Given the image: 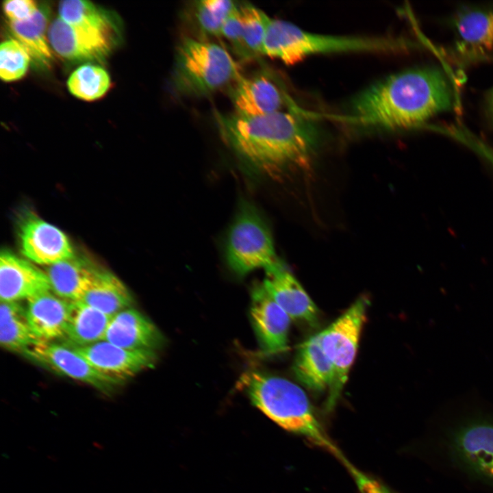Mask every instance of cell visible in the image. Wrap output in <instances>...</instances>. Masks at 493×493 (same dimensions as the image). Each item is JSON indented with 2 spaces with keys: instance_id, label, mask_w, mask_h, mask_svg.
I'll return each mask as SVG.
<instances>
[{
  "instance_id": "cell-1",
  "label": "cell",
  "mask_w": 493,
  "mask_h": 493,
  "mask_svg": "<svg viewBox=\"0 0 493 493\" xmlns=\"http://www.w3.org/2000/svg\"><path fill=\"white\" fill-rule=\"evenodd\" d=\"M215 116L222 138L235 153L272 177L307 169L321 139L313 121L293 112L281 110L254 116L217 113Z\"/></svg>"
},
{
  "instance_id": "cell-2",
  "label": "cell",
  "mask_w": 493,
  "mask_h": 493,
  "mask_svg": "<svg viewBox=\"0 0 493 493\" xmlns=\"http://www.w3.org/2000/svg\"><path fill=\"white\" fill-rule=\"evenodd\" d=\"M455 91L446 73L436 66L410 68L368 86L351 101V123L383 131L418 126L448 110Z\"/></svg>"
},
{
  "instance_id": "cell-3",
  "label": "cell",
  "mask_w": 493,
  "mask_h": 493,
  "mask_svg": "<svg viewBox=\"0 0 493 493\" xmlns=\"http://www.w3.org/2000/svg\"><path fill=\"white\" fill-rule=\"evenodd\" d=\"M252 403L278 425L306 438L345 464L348 459L318 420L305 392L293 382L260 371H248L239 381Z\"/></svg>"
},
{
  "instance_id": "cell-4",
  "label": "cell",
  "mask_w": 493,
  "mask_h": 493,
  "mask_svg": "<svg viewBox=\"0 0 493 493\" xmlns=\"http://www.w3.org/2000/svg\"><path fill=\"white\" fill-rule=\"evenodd\" d=\"M412 45L390 36H352L317 34L293 23L270 18L263 44V55L294 64L312 55L346 52H395Z\"/></svg>"
},
{
  "instance_id": "cell-5",
  "label": "cell",
  "mask_w": 493,
  "mask_h": 493,
  "mask_svg": "<svg viewBox=\"0 0 493 493\" xmlns=\"http://www.w3.org/2000/svg\"><path fill=\"white\" fill-rule=\"evenodd\" d=\"M240 76L238 64L223 46L186 36L175 50L170 87L179 97H203Z\"/></svg>"
},
{
  "instance_id": "cell-6",
  "label": "cell",
  "mask_w": 493,
  "mask_h": 493,
  "mask_svg": "<svg viewBox=\"0 0 493 493\" xmlns=\"http://www.w3.org/2000/svg\"><path fill=\"white\" fill-rule=\"evenodd\" d=\"M436 444L451 467L493 488V420H466L441 433Z\"/></svg>"
},
{
  "instance_id": "cell-7",
  "label": "cell",
  "mask_w": 493,
  "mask_h": 493,
  "mask_svg": "<svg viewBox=\"0 0 493 493\" xmlns=\"http://www.w3.org/2000/svg\"><path fill=\"white\" fill-rule=\"evenodd\" d=\"M225 253L229 268L240 276L258 268L265 270L281 262L270 229L257 210L249 203L241 205L231 225Z\"/></svg>"
},
{
  "instance_id": "cell-8",
  "label": "cell",
  "mask_w": 493,
  "mask_h": 493,
  "mask_svg": "<svg viewBox=\"0 0 493 493\" xmlns=\"http://www.w3.org/2000/svg\"><path fill=\"white\" fill-rule=\"evenodd\" d=\"M369 301L360 296L351 307L320 332L321 343L333 368L326 409L331 411L339 400L354 362Z\"/></svg>"
},
{
  "instance_id": "cell-9",
  "label": "cell",
  "mask_w": 493,
  "mask_h": 493,
  "mask_svg": "<svg viewBox=\"0 0 493 493\" xmlns=\"http://www.w3.org/2000/svg\"><path fill=\"white\" fill-rule=\"evenodd\" d=\"M18 236L21 252L31 262L48 266L75 257L67 236L33 213L22 217Z\"/></svg>"
},
{
  "instance_id": "cell-10",
  "label": "cell",
  "mask_w": 493,
  "mask_h": 493,
  "mask_svg": "<svg viewBox=\"0 0 493 493\" xmlns=\"http://www.w3.org/2000/svg\"><path fill=\"white\" fill-rule=\"evenodd\" d=\"M24 355L62 375L86 383L104 394H110L118 385L122 383L101 374L75 350L66 344L39 342Z\"/></svg>"
},
{
  "instance_id": "cell-11",
  "label": "cell",
  "mask_w": 493,
  "mask_h": 493,
  "mask_svg": "<svg viewBox=\"0 0 493 493\" xmlns=\"http://www.w3.org/2000/svg\"><path fill=\"white\" fill-rule=\"evenodd\" d=\"M72 348L101 374L122 383L157 362L155 351L128 350L105 340Z\"/></svg>"
},
{
  "instance_id": "cell-12",
  "label": "cell",
  "mask_w": 493,
  "mask_h": 493,
  "mask_svg": "<svg viewBox=\"0 0 493 493\" xmlns=\"http://www.w3.org/2000/svg\"><path fill=\"white\" fill-rule=\"evenodd\" d=\"M250 314L262 351L266 355L285 351L292 319L268 295L261 283L252 289Z\"/></svg>"
},
{
  "instance_id": "cell-13",
  "label": "cell",
  "mask_w": 493,
  "mask_h": 493,
  "mask_svg": "<svg viewBox=\"0 0 493 493\" xmlns=\"http://www.w3.org/2000/svg\"><path fill=\"white\" fill-rule=\"evenodd\" d=\"M48 40L61 57L71 62L86 63L103 60L114 44L101 34L73 26L60 17L51 23Z\"/></svg>"
},
{
  "instance_id": "cell-14",
  "label": "cell",
  "mask_w": 493,
  "mask_h": 493,
  "mask_svg": "<svg viewBox=\"0 0 493 493\" xmlns=\"http://www.w3.org/2000/svg\"><path fill=\"white\" fill-rule=\"evenodd\" d=\"M452 26L455 49L462 57L477 60L493 53V8H461L453 18Z\"/></svg>"
},
{
  "instance_id": "cell-15",
  "label": "cell",
  "mask_w": 493,
  "mask_h": 493,
  "mask_svg": "<svg viewBox=\"0 0 493 493\" xmlns=\"http://www.w3.org/2000/svg\"><path fill=\"white\" fill-rule=\"evenodd\" d=\"M48 277L30 261L8 249L0 255V299L4 302H19L51 292Z\"/></svg>"
},
{
  "instance_id": "cell-16",
  "label": "cell",
  "mask_w": 493,
  "mask_h": 493,
  "mask_svg": "<svg viewBox=\"0 0 493 493\" xmlns=\"http://www.w3.org/2000/svg\"><path fill=\"white\" fill-rule=\"evenodd\" d=\"M230 98L234 113L247 116L281 111L286 97L281 88L266 72L250 77L242 75L233 84Z\"/></svg>"
},
{
  "instance_id": "cell-17",
  "label": "cell",
  "mask_w": 493,
  "mask_h": 493,
  "mask_svg": "<svg viewBox=\"0 0 493 493\" xmlns=\"http://www.w3.org/2000/svg\"><path fill=\"white\" fill-rule=\"evenodd\" d=\"M265 273L261 283L263 288L292 320L311 325L316 323L318 318L316 305L281 262L265 270Z\"/></svg>"
},
{
  "instance_id": "cell-18",
  "label": "cell",
  "mask_w": 493,
  "mask_h": 493,
  "mask_svg": "<svg viewBox=\"0 0 493 493\" xmlns=\"http://www.w3.org/2000/svg\"><path fill=\"white\" fill-rule=\"evenodd\" d=\"M103 340L128 350L155 351L164 337L147 317L129 307L112 316Z\"/></svg>"
},
{
  "instance_id": "cell-19",
  "label": "cell",
  "mask_w": 493,
  "mask_h": 493,
  "mask_svg": "<svg viewBox=\"0 0 493 493\" xmlns=\"http://www.w3.org/2000/svg\"><path fill=\"white\" fill-rule=\"evenodd\" d=\"M27 314L31 328L40 342H53L65 338L71 312V302L48 292L27 300Z\"/></svg>"
},
{
  "instance_id": "cell-20",
  "label": "cell",
  "mask_w": 493,
  "mask_h": 493,
  "mask_svg": "<svg viewBox=\"0 0 493 493\" xmlns=\"http://www.w3.org/2000/svg\"><path fill=\"white\" fill-rule=\"evenodd\" d=\"M99 268L77 257L47 266L51 292L70 302L81 301Z\"/></svg>"
},
{
  "instance_id": "cell-21",
  "label": "cell",
  "mask_w": 493,
  "mask_h": 493,
  "mask_svg": "<svg viewBox=\"0 0 493 493\" xmlns=\"http://www.w3.org/2000/svg\"><path fill=\"white\" fill-rule=\"evenodd\" d=\"M293 369L298 380L305 387L319 392L329 390L333 372L322 346L320 332L310 336L299 346Z\"/></svg>"
},
{
  "instance_id": "cell-22",
  "label": "cell",
  "mask_w": 493,
  "mask_h": 493,
  "mask_svg": "<svg viewBox=\"0 0 493 493\" xmlns=\"http://www.w3.org/2000/svg\"><path fill=\"white\" fill-rule=\"evenodd\" d=\"M49 12V7L42 5L27 21L10 22L14 37L26 49L34 65L40 69H49L53 62V54L46 36Z\"/></svg>"
},
{
  "instance_id": "cell-23",
  "label": "cell",
  "mask_w": 493,
  "mask_h": 493,
  "mask_svg": "<svg viewBox=\"0 0 493 493\" xmlns=\"http://www.w3.org/2000/svg\"><path fill=\"white\" fill-rule=\"evenodd\" d=\"M112 318L82 301L71 302L64 339L71 347H82L102 341Z\"/></svg>"
},
{
  "instance_id": "cell-24",
  "label": "cell",
  "mask_w": 493,
  "mask_h": 493,
  "mask_svg": "<svg viewBox=\"0 0 493 493\" xmlns=\"http://www.w3.org/2000/svg\"><path fill=\"white\" fill-rule=\"evenodd\" d=\"M19 302L1 301L0 342L5 350L24 354L39 342Z\"/></svg>"
},
{
  "instance_id": "cell-25",
  "label": "cell",
  "mask_w": 493,
  "mask_h": 493,
  "mask_svg": "<svg viewBox=\"0 0 493 493\" xmlns=\"http://www.w3.org/2000/svg\"><path fill=\"white\" fill-rule=\"evenodd\" d=\"M81 301L112 316L129 308L134 301L122 281L112 273L101 268L98 269Z\"/></svg>"
},
{
  "instance_id": "cell-26",
  "label": "cell",
  "mask_w": 493,
  "mask_h": 493,
  "mask_svg": "<svg viewBox=\"0 0 493 493\" xmlns=\"http://www.w3.org/2000/svg\"><path fill=\"white\" fill-rule=\"evenodd\" d=\"M59 17L77 27L101 34L114 42L118 33L117 21L109 11L90 1L69 0L60 1Z\"/></svg>"
},
{
  "instance_id": "cell-27",
  "label": "cell",
  "mask_w": 493,
  "mask_h": 493,
  "mask_svg": "<svg viewBox=\"0 0 493 493\" xmlns=\"http://www.w3.org/2000/svg\"><path fill=\"white\" fill-rule=\"evenodd\" d=\"M110 86V78L108 72L91 63L79 66L67 80L69 92L75 97L87 101L102 97Z\"/></svg>"
},
{
  "instance_id": "cell-28",
  "label": "cell",
  "mask_w": 493,
  "mask_h": 493,
  "mask_svg": "<svg viewBox=\"0 0 493 493\" xmlns=\"http://www.w3.org/2000/svg\"><path fill=\"white\" fill-rule=\"evenodd\" d=\"M237 5L235 1L229 0L194 1L193 16L201 34L206 36H220L225 21Z\"/></svg>"
},
{
  "instance_id": "cell-29",
  "label": "cell",
  "mask_w": 493,
  "mask_h": 493,
  "mask_svg": "<svg viewBox=\"0 0 493 493\" xmlns=\"http://www.w3.org/2000/svg\"><path fill=\"white\" fill-rule=\"evenodd\" d=\"M242 21V40L247 58L263 55V44L270 17L248 3L240 5Z\"/></svg>"
},
{
  "instance_id": "cell-30",
  "label": "cell",
  "mask_w": 493,
  "mask_h": 493,
  "mask_svg": "<svg viewBox=\"0 0 493 493\" xmlns=\"http://www.w3.org/2000/svg\"><path fill=\"white\" fill-rule=\"evenodd\" d=\"M31 58L16 39L5 40L0 46V77L5 82L21 79L27 73Z\"/></svg>"
},
{
  "instance_id": "cell-31",
  "label": "cell",
  "mask_w": 493,
  "mask_h": 493,
  "mask_svg": "<svg viewBox=\"0 0 493 493\" xmlns=\"http://www.w3.org/2000/svg\"><path fill=\"white\" fill-rule=\"evenodd\" d=\"M220 36L231 43L240 57L248 59L242 40V21L239 5L225 21Z\"/></svg>"
},
{
  "instance_id": "cell-32",
  "label": "cell",
  "mask_w": 493,
  "mask_h": 493,
  "mask_svg": "<svg viewBox=\"0 0 493 493\" xmlns=\"http://www.w3.org/2000/svg\"><path fill=\"white\" fill-rule=\"evenodd\" d=\"M39 5L32 0H10L2 3L4 14L11 23H20L29 19Z\"/></svg>"
},
{
  "instance_id": "cell-33",
  "label": "cell",
  "mask_w": 493,
  "mask_h": 493,
  "mask_svg": "<svg viewBox=\"0 0 493 493\" xmlns=\"http://www.w3.org/2000/svg\"><path fill=\"white\" fill-rule=\"evenodd\" d=\"M345 467L355 480L360 493H394L381 482L366 475L350 462Z\"/></svg>"
},
{
  "instance_id": "cell-34",
  "label": "cell",
  "mask_w": 493,
  "mask_h": 493,
  "mask_svg": "<svg viewBox=\"0 0 493 493\" xmlns=\"http://www.w3.org/2000/svg\"><path fill=\"white\" fill-rule=\"evenodd\" d=\"M486 105L488 114L493 122V88L488 95Z\"/></svg>"
}]
</instances>
